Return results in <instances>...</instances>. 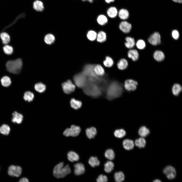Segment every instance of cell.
<instances>
[{
	"label": "cell",
	"instance_id": "cell-1",
	"mask_svg": "<svg viewBox=\"0 0 182 182\" xmlns=\"http://www.w3.org/2000/svg\"><path fill=\"white\" fill-rule=\"evenodd\" d=\"M123 90L122 84L118 82L113 81L109 83L105 92V97L109 100L120 97Z\"/></svg>",
	"mask_w": 182,
	"mask_h": 182
},
{
	"label": "cell",
	"instance_id": "cell-2",
	"mask_svg": "<svg viewBox=\"0 0 182 182\" xmlns=\"http://www.w3.org/2000/svg\"><path fill=\"white\" fill-rule=\"evenodd\" d=\"M83 89L84 92L86 95L94 98L99 97L103 93L97 85L88 80Z\"/></svg>",
	"mask_w": 182,
	"mask_h": 182
},
{
	"label": "cell",
	"instance_id": "cell-3",
	"mask_svg": "<svg viewBox=\"0 0 182 182\" xmlns=\"http://www.w3.org/2000/svg\"><path fill=\"white\" fill-rule=\"evenodd\" d=\"M64 163L61 162L54 167L53 173L54 176L57 178H63L71 172V170L68 164L64 166Z\"/></svg>",
	"mask_w": 182,
	"mask_h": 182
},
{
	"label": "cell",
	"instance_id": "cell-4",
	"mask_svg": "<svg viewBox=\"0 0 182 182\" xmlns=\"http://www.w3.org/2000/svg\"><path fill=\"white\" fill-rule=\"evenodd\" d=\"M22 65V61L20 58L9 60L6 64L7 70L10 73L15 74H18L20 72Z\"/></svg>",
	"mask_w": 182,
	"mask_h": 182
},
{
	"label": "cell",
	"instance_id": "cell-5",
	"mask_svg": "<svg viewBox=\"0 0 182 182\" xmlns=\"http://www.w3.org/2000/svg\"><path fill=\"white\" fill-rule=\"evenodd\" d=\"M75 85L78 87L83 88L87 84L88 80L87 77L82 72L75 75L73 77Z\"/></svg>",
	"mask_w": 182,
	"mask_h": 182
},
{
	"label": "cell",
	"instance_id": "cell-6",
	"mask_svg": "<svg viewBox=\"0 0 182 182\" xmlns=\"http://www.w3.org/2000/svg\"><path fill=\"white\" fill-rule=\"evenodd\" d=\"M81 131V129L79 126L72 125L70 128H67L65 130L63 134L66 137H76L79 134Z\"/></svg>",
	"mask_w": 182,
	"mask_h": 182
},
{
	"label": "cell",
	"instance_id": "cell-7",
	"mask_svg": "<svg viewBox=\"0 0 182 182\" xmlns=\"http://www.w3.org/2000/svg\"><path fill=\"white\" fill-rule=\"evenodd\" d=\"M62 86L64 92L67 94L71 93L74 91L75 88V85L69 80L63 83Z\"/></svg>",
	"mask_w": 182,
	"mask_h": 182
},
{
	"label": "cell",
	"instance_id": "cell-8",
	"mask_svg": "<svg viewBox=\"0 0 182 182\" xmlns=\"http://www.w3.org/2000/svg\"><path fill=\"white\" fill-rule=\"evenodd\" d=\"M164 173L169 179H172L176 176V172L175 168L171 166H166L163 170Z\"/></svg>",
	"mask_w": 182,
	"mask_h": 182
},
{
	"label": "cell",
	"instance_id": "cell-9",
	"mask_svg": "<svg viewBox=\"0 0 182 182\" xmlns=\"http://www.w3.org/2000/svg\"><path fill=\"white\" fill-rule=\"evenodd\" d=\"M22 171V169L20 166L12 165L9 167L8 173L10 176L18 177L21 174Z\"/></svg>",
	"mask_w": 182,
	"mask_h": 182
},
{
	"label": "cell",
	"instance_id": "cell-10",
	"mask_svg": "<svg viewBox=\"0 0 182 182\" xmlns=\"http://www.w3.org/2000/svg\"><path fill=\"white\" fill-rule=\"evenodd\" d=\"M149 42L153 46H156L161 43V36L159 33L155 32L152 34L148 38Z\"/></svg>",
	"mask_w": 182,
	"mask_h": 182
},
{
	"label": "cell",
	"instance_id": "cell-11",
	"mask_svg": "<svg viewBox=\"0 0 182 182\" xmlns=\"http://www.w3.org/2000/svg\"><path fill=\"white\" fill-rule=\"evenodd\" d=\"M138 84L137 81L132 79H128L125 81L124 86L128 91H133L136 89Z\"/></svg>",
	"mask_w": 182,
	"mask_h": 182
},
{
	"label": "cell",
	"instance_id": "cell-12",
	"mask_svg": "<svg viewBox=\"0 0 182 182\" xmlns=\"http://www.w3.org/2000/svg\"><path fill=\"white\" fill-rule=\"evenodd\" d=\"M119 28L123 32L127 33L130 31L131 28V25L130 23L127 21H122L119 25Z\"/></svg>",
	"mask_w": 182,
	"mask_h": 182
},
{
	"label": "cell",
	"instance_id": "cell-13",
	"mask_svg": "<svg viewBox=\"0 0 182 182\" xmlns=\"http://www.w3.org/2000/svg\"><path fill=\"white\" fill-rule=\"evenodd\" d=\"M93 70L95 74L98 76H102L105 74V71L104 67L100 64L95 65L94 67Z\"/></svg>",
	"mask_w": 182,
	"mask_h": 182
},
{
	"label": "cell",
	"instance_id": "cell-14",
	"mask_svg": "<svg viewBox=\"0 0 182 182\" xmlns=\"http://www.w3.org/2000/svg\"><path fill=\"white\" fill-rule=\"evenodd\" d=\"M74 166L75 168L74 173L76 175H81L84 172L85 169L83 164L81 163H77L75 164Z\"/></svg>",
	"mask_w": 182,
	"mask_h": 182
},
{
	"label": "cell",
	"instance_id": "cell-15",
	"mask_svg": "<svg viewBox=\"0 0 182 182\" xmlns=\"http://www.w3.org/2000/svg\"><path fill=\"white\" fill-rule=\"evenodd\" d=\"M128 63L127 60L125 58L120 59L117 63L118 69L120 70H123L126 69L128 66Z\"/></svg>",
	"mask_w": 182,
	"mask_h": 182
},
{
	"label": "cell",
	"instance_id": "cell-16",
	"mask_svg": "<svg viewBox=\"0 0 182 182\" xmlns=\"http://www.w3.org/2000/svg\"><path fill=\"white\" fill-rule=\"evenodd\" d=\"M12 115L13 118L12 121V122L18 124L21 123L23 119V116L22 114L15 111L12 113Z\"/></svg>",
	"mask_w": 182,
	"mask_h": 182
},
{
	"label": "cell",
	"instance_id": "cell-17",
	"mask_svg": "<svg viewBox=\"0 0 182 182\" xmlns=\"http://www.w3.org/2000/svg\"><path fill=\"white\" fill-rule=\"evenodd\" d=\"M126 41L124 43L125 47L128 49H131L134 47L135 43L134 38L130 37H127L125 38Z\"/></svg>",
	"mask_w": 182,
	"mask_h": 182
},
{
	"label": "cell",
	"instance_id": "cell-18",
	"mask_svg": "<svg viewBox=\"0 0 182 182\" xmlns=\"http://www.w3.org/2000/svg\"><path fill=\"white\" fill-rule=\"evenodd\" d=\"M123 144L124 148L127 150L132 149L134 146V143L133 141L129 139L124 140L123 142Z\"/></svg>",
	"mask_w": 182,
	"mask_h": 182
},
{
	"label": "cell",
	"instance_id": "cell-19",
	"mask_svg": "<svg viewBox=\"0 0 182 182\" xmlns=\"http://www.w3.org/2000/svg\"><path fill=\"white\" fill-rule=\"evenodd\" d=\"M128 58L131 59L133 61L137 60L139 58V54L138 52L135 49H130L127 53Z\"/></svg>",
	"mask_w": 182,
	"mask_h": 182
},
{
	"label": "cell",
	"instance_id": "cell-20",
	"mask_svg": "<svg viewBox=\"0 0 182 182\" xmlns=\"http://www.w3.org/2000/svg\"><path fill=\"white\" fill-rule=\"evenodd\" d=\"M107 36L105 32L102 31H100L97 33L96 40L98 42L103 43L106 41Z\"/></svg>",
	"mask_w": 182,
	"mask_h": 182
},
{
	"label": "cell",
	"instance_id": "cell-21",
	"mask_svg": "<svg viewBox=\"0 0 182 182\" xmlns=\"http://www.w3.org/2000/svg\"><path fill=\"white\" fill-rule=\"evenodd\" d=\"M114 64V61L112 58L109 56H106L105 59L103 62V67L107 68L111 67Z\"/></svg>",
	"mask_w": 182,
	"mask_h": 182
},
{
	"label": "cell",
	"instance_id": "cell-22",
	"mask_svg": "<svg viewBox=\"0 0 182 182\" xmlns=\"http://www.w3.org/2000/svg\"><path fill=\"white\" fill-rule=\"evenodd\" d=\"M86 134L87 137L89 139L94 138L97 133L96 129L94 127H92L87 128L86 130Z\"/></svg>",
	"mask_w": 182,
	"mask_h": 182
},
{
	"label": "cell",
	"instance_id": "cell-23",
	"mask_svg": "<svg viewBox=\"0 0 182 182\" xmlns=\"http://www.w3.org/2000/svg\"><path fill=\"white\" fill-rule=\"evenodd\" d=\"M153 57L156 61L160 62L163 61L165 58V55L161 51L157 50L155 51L153 54Z\"/></svg>",
	"mask_w": 182,
	"mask_h": 182
},
{
	"label": "cell",
	"instance_id": "cell-24",
	"mask_svg": "<svg viewBox=\"0 0 182 182\" xmlns=\"http://www.w3.org/2000/svg\"><path fill=\"white\" fill-rule=\"evenodd\" d=\"M33 7L34 10L38 12L42 11L44 9L43 3L39 0H36L33 2Z\"/></svg>",
	"mask_w": 182,
	"mask_h": 182
},
{
	"label": "cell",
	"instance_id": "cell-25",
	"mask_svg": "<svg viewBox=\"0 0 182 182\" xmlns=\"http://www.w3.org/2000/svg\"><path fill=\"white\" fill-rule=\"evenodd\" d=\"M67 158L70 161L73 162L74 161H77L79 159L78 154L73 151H70L67 154Z\"/></svg>",
	"mask_w": 182,
	"mask_h": 182
},
{
	"label": "cell",
	"instance_id": "cell-26",
	"mask_svg": "<svg viewBox=\"0 0 182 182\" xmlns=\"http://www.w3.org/2000/svg\"><path fill=\"white\" fill-rule=\"evenodd\" d=\"M149 130L144 126L141 127L139 129L138 133L139 135L142 137H145L150 133Z\"/></svg>",
	"mask_w": 182,
	"mask_h": 182
},
{
	"label": "cell",
	"instance_id": "cell-27",
	"mask_svg": "<svg viewBox=\"0 0 182 182\" xmlns=\"http://www.w3.org/2000/svg\"><path fill=\"white\" fill-rule=\"evenodd\" d=\"M134 144L139 148H144L146 146V141L144 138L141 137L136 139Z\"/></svg>",
	"mask_w": 182,
	"mask_h": 182
},
{
	"label": "cell",
	"instance_id": "cell-28",
	"mask_svg": "<svg viewBox=\"0 0 182 182\" xmlns=\"http://www.w3.org/2000/svg\"><path fill=\"white\" fill-rule=\"evenodd\" d=\"M0 37L3 43L4 44H7L10 41V37L9 34L6 32H3L0 34Z\"/></svg>",
	"mask_w": 182,
	"mask_h": 182
},
{
	"label": "cell",
	"instance_id": "cell-29",
	"mask_svg": "<svg viewBox=\"0 0 182 182\" xmlns=\"http://www.w3.org/2000/svg\"><path fill=\"white\" fill-rule=\"evenodd\" d=\"M118 13L117 8L113 7L109 8L107 10V14L108 15L110 18H113L115 17Z\"/></svg>",
	"mask_w": 182,
	"mask_h": 182
},
{
	"label": "cell",
	"instance_id": "cell-30",
	"mask_svg": "<svg viewBox=\"0 0 182 182\" xmlns=\"http://www.w3.org/2000/svg\"><path fill=\"white\" fill-rule=\"evenodd\" d=\"M70 104L71 107L74 109H77L80 108L82 105L81 102L72 98L70 101Z\"/></svg>",
	"mask_w": 182,
	"mask_h": 182
},
{
	"label": "cell",
	"instance_id": "cell-31",
	"mask_svg": "<svg viewBox=\"0 0 182 182\" xmlns=\"http://www.w3.org/2000/svg\"><path fill=\"white\" fill-rule=\"evenodd\" d=\"M97 33L95 31L93 30L89 31L86 34V37L87 39L90 41H93L96 39Z\"/></svg>",
	"mask_w": 182,
	"mask_h": 182
},
{
	"label": "cell",
	"instance_id": "cell-32",
	"mask_svg": "<svg viewBox=\"0 0 182 182\" xmlns=\"http://www.w3.org/2000/svg\"><path fill=\"white\" fill-rule=\"evenodd\" d=\"M118 15L121 19L125 20L128 18L129 16V13L127 10L122 9H120L119 11Z\"/></svg>",
	"mask_w": 182,
	"mask_h": 182
},
{
	"label": "cell",
	"instance_id": "cell-33",
	"mask_svg": "<svg viewBox=\"0 0 182 182\" xmlns=\"http://www.w3.org/2000/svg\"><path fill=\"white\" fill-rule=\"evenodd\" d=\"M55 37L54 36L51 34H47L45 36L44 41L46 43L48 44H51L53 43L55 40Z\"/></svg>",
	"mask_w": 182,
	"mask_h": 182
},
{
	"label": "cell",
	"instance_id": "cell-34",
	"mask_svg": "<svg viewBox=\"0 0 182 182\" xmlns=\"http://www.w3.org/2000/svg\"><path fill=\"white\" fill-rule=\"evenodd\" d=\"M182 90V87L178 84H175L173 86L172 91L173 94L176 96H178Z\"/></svg>",
	"mask_w": 182,
	"mask_h": 182
},
{
	"label": "cell",
	"instance_id": "cell-35",
	"mask_svg": "<svg viewBox=\"0 0 182 182\" xmlns=\"http://www.w3.org/2000/svg\"><path fill=\"white\" fill-rule=\"evenodd\" d=\"M34 88L37 91L40 93H42L45 91L46 89V86L43 83L39 82L35 85Z\"/></svg>",
	"mask_w": 182,
	"mask_h": 182
},
{
	"label": "cell",
	"instance_id": "cell-36",
	"mask_svg": "<svg viewBox=\"0 0 182 182\" xmlns=\"http://www.w3.org/2000/svg\"><path fill=\"white\" fill-rule=\"evenodd\" d=\"M114 167V164L112 162L108 161L104 164V170L107 173H110L113 169Z\"/></svg>",
	"mask_w": 182,
	"mask_h": 182
},
{
	"label": "cell",
	"instance_id": "cell-37",
	"mask_svg": "<svg viewBox=\"0 0 182 182\" xmlns=\"http://www.w3.org/2000/svg\"><path fill=\"white\" fill-rule=\"evenodd\" d=\"M88 163L92 167L98 166L100 164V162L96 157H91L88 161Z\"/></svg>",
	"mask_w": 182,
	"mask_h": 182
},
{
	"label": "cell",
	"instance_id": "cell-38",
	"mask_svg": "<svg viewBox=\"0 0 182 182\" xmlns=\"http://www.w3.org/2000/svg\"><path fill=\"white\" fill-rule=\"evenodd\" d=\"M97 20L98 23L101 25H103L106 24L108 21L107 17L103 15H100L97 18Z\"/></svg>",
	"mask_w": 182,
	"mask_h": 182
},
{
	"label": "cell",
	"instance_id": "cell-39",
	"mask_svg": "<svg viewBox=\"0 0 182 182\" xmlns=\"http://www.w3.org/2000/svg\"><path fill=\"white\" fill-rule=\"evenodd\" d=\"M114 178L116 181L121 182L124 180L125 176L122 172H116L114 174Z\"/></svg>",
	"mask_w": 182,
	"mask_h": 182
},
{
	"label": "cell",
	"instance_id": "cell-40",
	"mask_svg": "<svg viewBox=\"0 0 182 182\" xmlns=\"http://www.w3.org/2000/svg\"><path fill=\"white\" fill-rule=\"evenodd\" d=\"M1 81L2 85L5 87L9 86L11 83V81L10 78L6 76L3 77L1 78Z\"/></svg>",
	"mask_w": 182,
	"mask_h": 182
},
{
	"label": "cell",
	"instance_id": "cell-41",
	"mask_svg": "<svg viewBox=\"0 0 182 182\" xmlns=\"http://www.w3.org/2000/svg\"><path fill=\"white\" fill-rule=\"evenodd\" d=\"M10 131V127L6 124H3L0 127V132L3 134L8 135L9 134Z\"/></svg>",
	"mask_w": 182,
	"mask_h": 182
},
{
	"label": "cell",
	"instance_id": "cell-42",
	"mask_svg": "<svg viewBox=\"0 0 182 182\" xmlns=\"http://www.w3.org/2000/svg\"><path fill=\"white\" fill-rule=\"evenodd\" d=\"M34 97V95L33 93L30 91H27L24 93L23 98L25 101L30 102L33 100Z\"/></svg>",
	"mask_w": 182,
	"mask_h": 182
},
{
	"label": "cell",
	"instance_id": "cell-43",
	"mask_svg": "<svg viewBox=\"0 0 182 182\" xmlns=\"http://www.w3.org/2000/svg\"><path fill=\"white\" fill-rule=\"evenodd\" d=\"M105 156L107 158L112 160L115 158V153L113 150L111 149H109L105 152Z\"/></svg>",
	"mask_w": 182,
	"mask_h": 182
},
{
	"label": "cell",
	"instance_id": "cell-44",
	"mask_svg": "<svg viewBox=\"0 0 182 182\" xmlns=\"http://www.w3.org/2000/svg\"><path fill=\"white\" fill-rule=\"evenodd\" d=\"M125 131L123 129H117L115 131L114 134L116 137L121 138L124 136L126 135Z\"/></svg>",
	"mask_w": 182,
	"mask_h": 182
},
{
	"label": "cell",
	"instance_id": "cell-45",
	"mask_svg": "<svg viewBox=\"0 0 182 182\" xmlns=\"http://www.w3.org/2000/svg\"><path fill=\"white\" fill-rule=\"evenodd\" d=\"M3 49L4 52L7 55H11L13 52L12 47L9 45L6 44L3 47Z\"/></svg>",
	"mask_w": 182,
	"mask_h": 182
},
{
	"label": "cell",
	"instance_id": "cell-46",
	"mask_svg": "<svg viewBox=\"0 0 182 182\" xmlns=\"http://www.w3.org/2000/svg\"><path fill=\"white\" fill-rule=\"evenodd\" d=\"M136 45L137 48L140 50L144 49L146 46L145 42L142 39L138 40L136 43Z\"/></svg>",
	"mask_w": 182,
	"mask_h": 182
},
{
	"label": "cell",
	"instance_id": "cell-47",
	"mask_svg": "<svg viewBox=\"0 0 182 182\" xmlns=\"http://www.w3.org/2000/svg\"><path fill=\"white\" fill-rule=\"evenodd\" d=\"M97 181L98 182H106L107 181V178L106 176L101 174L98 176Z\"/></svg>",
	"mask_w": 182,
	"mask_h": 182
},
{
	"label": "cell",
	"instance_id": "cell-48",
	"mask_svg": "<svg viewBox=\"0 0 182 182\" xmlns=\"http://www.w3.org/2000/svg\"><path fill=\"white\" fill-rule=\"evenodd\" d=\"M172 35L173 38L175 40L177 39L179 37V33L176 30H174L172 31Z\"/></svg>",
	"mask_w": 182,
	"mask_h": 182
},
{
	"label": "cell",
	"instance_id": "cell-49",
	"mask_svg": "<svg viewBox=\"0 0 182 182\" xmlns=\"http://www.w3.org/2000/svg\"><path fill=\"white\" fill-rule=\"evenodd\" d=\"M20 182H28V180L26 178L24 177L21 178L19 181Z\"/></svg>",
	"mask_w": 182,
	"mask_h": 182
},
{
	"label": "cell",
	"instance_id": "cell-50",
	"mask_svg": "<svg viewBox=\"0 0 182 182\" xmlns=\"http://www.w3.org/2000/svg\"><path fill=\"white\" fill-rule=\"evenodd\" d=\"M173 2H176L181 3H182V0H172Z\"/></svg>",
	"mask_w": 182,
	"mask_h": 182
},
{
	"label": "cell",
	"instance_id": "cell-51",
	"mask_svg": "<svg viewBox=\"0 0 182 182\" xmlns=\"http://www.w3.org/2000/svg\"><path fill=\"white\" fill-rule=\"evenodd\" d=\"M115 0H105L106 2L108 3H110L111 2H113Z\"/></svg>",
	"mask_w": 182,
	"mask_h": 182
},
{
	"label": "cell",
	"instance_id": "cell-52",
	"mask_svg": "<svg viewBox=\"0 0 182 182\" xmlns=\"http://www.w3.org/2000/svg\"><path fill=\"white\" fill-rule=\"evenodd\" d=\"M161 181L160 180L158 179H155L153 181V182H161Z\"/></svg>",
	"mask_w": 182,
	"mask_h": 182
},
{
	"label": "cell",
	"instance_id": "cell-53",
	"mask_svg": "<svg viewBox=\"0 0 182 182\" xmlns=\"http://www.w3.org/2000/svg\"><path fill=\"white\" fill-rule=\"evenodd\" d=\"M82 0L83 1H88L89 2H90V3H91L93 2V0Z\"/></svg>",
	"mask_w": 182,
	"mask_h": 182
}]
</instances>
